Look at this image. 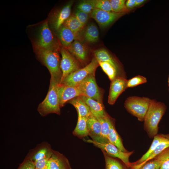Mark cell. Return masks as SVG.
Masks as SVG:
<instances>
[{
    "mask_svg": "<svg viewBox=\"0 0 169 169\" xmlns=\"http://www.w3.org/2000/svg\"><path fill=\"white\" fill-rule=\"evenodd\" d=\"M168 140V139H167ZM169 147V141L163 142L160 144L150 154L147 160L142 164L141 166L147 161L153 159L165 149Z\"/></svg>",
    "mask_w": 169,
    "mask_h": 169,
    "instance_id": "33",
    "label": "cell"
},
{
    "mask_svg": "<svg viewBox=\"0 0 169 169\" xmlns=\"http://www.w3.org/2000/svg\"><path fill=\"white\" fill-rule=\"evenodd\" d=\"M105 161V169H131L119 159L111 156L101 150Z\"/></svg>",
    "mask_w": 169,
    "mask_h": 169,
    "instance_id": "23",
    "label": "cell"
},
{
    "mask_svg": "<svg viewBox=\"0 0 169 169\" xmlns=\"http://www.w3.org/2000/svg\"><path fill=\"white\" fill-rule=\"evenodd\" d=\"M76 87L81 96H86L102 103L101 94L96 83L95 74L89 75Z\"/></svg>",
    "mask_w": 169,
    "mask_h": 169,
    "instance_id": "8",
    "label": "cell"
},
{
    "mask_svg": "<svg viewBox=\"0 0 169 169\" xmlns=\"http://www.w3.org/2000/svg\"><path fill=\"white\" fill-rule=\"evenodd\" d=\"M147 81L146 78L142 76L138 75L127 79V87L132 88L139 85L146 83Z\"/></svg>",
    "mask_w": 169,
    "mask_h": 169,
    "instance_id": "34",
    "label": "cell"
},
{
    "mask_svg": "<svg viewBox=\"0 0 169 169\" xmlns=\"http://www.w3.org/2000/svg\"><path fill=\"white\" fill-rule=\"evenodd\" d=\"M74 15L79 21L84 25L89 19V14L78 9L76 10Z\"/></svg>",
    "mask_w": 169,
    "mask_h": 169,
    "instance_id": "36",
    "label": "cell"
},
{
    "mask_svg": "<svg viewBox=\"0 0 169 169\" xmlns=\"http://www.w3.org/2000/svg\"><path fill=\"white\" fill-rule=\"evenodd\" d=\"M165 159L160 169H169V147L165 149Z\"/></svg>",
    "mask_w": 169,
    "mask_h": 169,
    "instance_id": "39",
    "label": "cell"
},
{
    "mask_svg": "<svg viewBox=\"0 0 169 169\" xmlns=\"http://www.w3.org/2000/svg\"><path fill=\"white\" fill-rule=\"evenodd\" d=\"M84 140L87 142L92 144L101 150L104 151L110 156L119 159L128 167L131 168V162L129 161V157L133 154L134 151L127 152H123L109 141L99 142L91 139Z\"/></svg>",
    "mask_w": 169,
    "mask_h": 169,
    "instance_id": "7",
    "label": "cell"
},
{
    "mask_svg": "<svg viewBox=\"0 0 169 169\" xmlns=\"http://www.w3.org/2000/svg\"><path fill=\"white\" fill-rule=\"evenodd\" d=\"M127 79L125 78L117 76L111 81L108 102L110 105H113L119 96L127 87Z\"/></svg>",
    "mask_w": 169,
    "mask_h": 169,
    "instance_id": "11",
    "label": "cell"
},
{
    "mask_svg": "<svg viewBox=\"0 0 169 169\" xmlns=\"http://www.w3.org/2000/svg\"><path fill=\"white\" fill-rule=\"evenodd\" d=\"M165 137L169 141V134L164 135Z\"/></svg>",
    "mask_w": 169,
    "mask_h": 169,
    "instance_id": "42",
    "label": "cell"
},
{
    "mask_svg": "<svg viewBox=\"0 0 169 169\" xmlns=\"http://www.w3.org/2000/svg\"><path fill=\"white\" fill-rule=\"evenodd\" d=\"M73 1L69 2L54 16L51 20L53 27L57 31L70 16Z\"/></svg>",
    "mask_w": 169,
    "mask_h": 169,
    "instance_id": "16",
    "label": "cell"
},
{
    "mask_svg": "<svg viewBox=\"0 0 169 169\" xmlns=\"http://www.w3.org/2000/svg\"><path fill=\"white\" fill-rule=\"evenodd\" d=\"M114 122V120L110 117L108 140L110 142L115 146L121 151L124 152H128L124 146L122 139L116 130Z\"/></svg>",
    "mask_w": 169,
    "mask_h": 169,
    "instance_id": "20",
    "label": "cell"
},
{
    "mask_svg": "<svg viewBox=\"0 0 169 169\" xmlns=\"http://www.w3.org/2000/svg\"><path fill=\"white\" fill-rule=\"evenodd\" d=\"M87 124L89 136L93 140L100 142L101 131L100 121L92 114L87 118Z\"/></svg>",
    "mask_w": 169,
    "mask_h": 169,
    "instance_id": "18",
    "label": "cell"
},
{
    "mask_svg": "<svg viewBox=\"0 0 169 169\" xmlns=\"http://www.w3.org/2000/svg\"><path fill=\"white\" fill-rule=\"evenodd\" d=\"M98 62L99 65L107 75L111 81L114 79L117 76H120L117 70L110 63L100 61Z\"/></svg>",
    "mask_w": 169,
    "mask_h": 169,
    "instance_id": "30",
    "label": "cell"
},
{
    "mask_svg": "<svg viewBox=\"0 0 169 169\" xmlns=\"http://www.w3.org/2000/svg\"><path fill=\"white\" fill-rule=\"evenodd\" d=\"M87 121V118L78 116L77 124L73 132L74 135L79 138H82L89 136Z\"/></svg>",
    "mask_w": 169,
    "mask_h": 169,
    "instance_id": "25",
    "label": "cell"
},
{
    "mask_svg": "<svg viewBox=\"0 0 169 169\" xmlns=\"http://www.w3.org/2000/svg\"><path fill=\"white\" fill-rule=\"evenodd\" d=\"M168 80H169V76H168Z\"/></svg>",
    "mask_w": 169,
    "mask_h": 169,
    "instance_id": "44",
    "label": "cell"
},
{
    "mask_svg": "<svg viewBox=\"0 0 169 169\" xmlns=\"http://www.w3.org/2000/svg\"><path fill=\"white\" fill-rule=\"evenodd\" d=\"M99 65L98 61L94 57L88 65L71 74L59 84L76 87L89 75L95 74Z\"/></svg>",
    "mask_w": 169,
    "mask_h": 169,
    "instance_id": "6",
    "label": "cell"
},
{
    "mask_svg": "<svg viewBox=\"0 0 169 169\" xmlns=\"http://www.w3.org/2000/svg\"><path fill=\"white\" fill-rule=\"evenodd\" d=\"M125 5L128 9L136 7V0H128L125 3Z\"/></svg>",
    "mask_w": 169,
    "mask_h": 169,
    "instance_id": "40",
    "label": "cell"
},
{
    "mask_svg": "<svg viewBox=\"0 0 169 169\" xmlns=\"http://www.w3.org/2000/svg\"><path fill=\"white\" fill-rule=\"evenodd\" d=\"M110 116L108 115L104 117L97 119L100 122L101 125L100 140L99 142L109 141L108 136L110 130Z\"/></svg>",
    "mask_w": 169,
    "mask_h": 169,
    "instance_id": "28",
    "label": "cell"
},
{
    "mask_svg": "<svg viewBox=\"0 0 169 169\" xmlns=\"http://www.w3.org/2000/svg\"><path fill=\"white\" fill-rule=\"evenodd\" d=\"M48 165L49 169H72L68 159L63 154L53 150Z\"/></svg>",
    "mask_w": 169,
    "mask_h": 169,
    "instance_id": "13",
    "label": "cell"
},
{
    "mask_svg": "<svg viewBox=\"0 0 169 169\" xmlns=\"http://www.w3.org/2000/svg\"><path fill=\"white\" fill-rule=\"evenodd\" d=\"M152 99L145 97L131 96L124 103L127 111L141 121H144Z\"/></svg>",
    "mask_w": 169,
    "mask_h": 169,
    "instance_id": "5",
    "label": "cell"
},
{
    "mask_svg": "<svg viewBox=\"0 0 169 169\" xmlns=\"http://www.w3.org/2000/svg\"><path fill=\"white\" fill-rule=\"evenodd\" d=\"M68 102L76 108L78 116L87 118L92 115L89 106L80 96L75 97Z\"/></svg>",
    "mask_w": 169,
    "mask_h": 169,
    "instance_id": "21",
    "label": "cell"
},
{
    "mask_svg": "<svg viewBox=\"0 0 169 169\" xmlns=\"http://www.w3.org/2000/svg\"><path fill=\"white\" fill-rule=\"evenodd\" d=\"M85 40L87 42L93 43L98 41L99 32L97 26L93 23L89 25L86 28L84 34Z\"/></svg>",
    "mask_w": 169,
    "mask_h": 169,
    "instance_id": "29",
    "label": "cell"
},
{
    "mask_svg": "<svg viewBox=\"0 0 169 169\" xmlns=\"http://www.w3.org/2000/svg\"><path fill=\"white\" fill-rule=\"evenodd\" d=\"M166 109L165 105L155 99L152 100L145 115L144 129L150 138L157 134L158 125Z\"/></svg>",
    "mask_w": 169,
    "mask_h": 169,
    "instance_id": "2",
    "label": "cell"
},
{
    "mask_svg": "<svg viewBox=\"0 0 169 169\" xmlns=\"http://www.w3.org/2000/svg\"><path fill=\"white\" fill-rule=\"evenodd\" d=\"M146 0H136V6H139L142 4Z\"/></svg>",
    "mask_w": 169,
    "mask_h": 169,
    "instance_id": "41",
    "label": "cell"
},
{
    "mask_svg": "<svg viewBox=\"0 0 169 169\" xmlns=\"http://www.w3.org/2000/svg\"><path fill=\"white\" fill-rule=\"evenodd\" d=\"M17 169H35L34 162L27 157Z\"/></svg>",
    "mask_w": 169,
    "mask_h": 169,
    "instance_id": "38",
    "label": "cell"
},
{
    "mask_svg": "<svg viewBox=\"0 0 169 169\" xmlns=\"http://www.w3.org/2000/svg\"><path fill=\"white\" fill-rule=\"evenodd\" d=\"M165 150L155 158L146 162L139 169H160L165 159Z\"/></svg>",
    "mask_w": 169,
    "mask_h": 169,
    "instance_id": "26",
    "label": "cell"
},
{
    "mask_svg": "<svg viewBox=\"0 0 169 169\" xmlns=\"http://www.w3.org/2000/svg\"><path fill=\"white\" fill-rule=\"evenodd\" d=\"M49 158H43L34 162L35 169H49L48 161Z\"/></svg>",
    "mask_w": 169,
    "mask_h": 169,
    "instance_id": "37",
    "label": "cell"
},
{
    "mask_svg": "<svg viewBox=\"0 0 169 169\" xmlns=\"http://www.w3.org/2000/svg\"><path fill=\"white\" fill-rule=\"evenodd\" d=\"M124 14L107 12L95 8L90 13V16L100 27L104 28L110 24Z\"/></svg>",
    "mask_w": 169,
    "mask_h": 169,
    "instance_id": "10",
    "label": "cell"
},
{
    "mask_svg": "<svg viewBox=\"0 0 169 169\" xmlns=\"http://www.w3.org/2000/svg\"><path fill=\"white\" fill-rule=\"evenodd\" d=\"M63 25L76 34L82 29L84 26L74 15L70 16L64 21Z\"/></svg>",
    "mask_w": 169,
    "mask_h": 169,
    "instance_id": "27",
    "label": "cell"
},
{
    "mask_svg": "<svg viewBox=\"0 0 169 169\" xmlns=\"http://www.w3.org/2000/svg\"><path fill=\"white\" fill-rule=\"evenodd\" d=\"M95 57L98 61L107 62L114 66L117 70L119 73L120 67L117 61L104 49H99L94 51Z\"/></svg>",
    "mask_w": 169,
    "mask_h": 169,
    "instance_id": "22",
    "label": "cell"
},
{
    "mask_svg": "<svg viewBox=\"0 0 169 169\" xmlns=\"http://www.w3.org/2000/svg\"><path fill=\"white\" fill-rule=\"evenodd\" d=\"M70 53L77 58L81 63H84L87 60L88 50L86 47L79 41L75 40L67 48Z\"/></svg>",
    "mask_w": 169,
    "mask_h": 169,
    "instance_id": "14",
    "label": "cell"
},
{
    "mask_svg": "<svg viewBox=\"0 0 169 169\" xmlns=\"http://www.w3.org/2000/svg\"><path fill=\"white\" fill-rule=\"evenodd\" d=\"M80 96L89 106L92 114L97 119L104 117L107 115L102 103L86 96Z\"/></svg>",
    "mask_w": 169,
    "mask_h": 169,
    "instance_id": "17",
    "label": "cell"
},
{
    "mask_svg": "<svg viewBox=\"0 0 169 169\" xmlns=\"http://www.w3.org/2000/svg\"><path fill=\"white\" fill-rule=\"evenodd\" d=\"M58 84L50 79L47 95L37 108L38 111L42 116L52 113L60 114L59 100L57 89Z\"/></svg>",
    "mask_w": 169,
    "mask_h": 169,
    "instance_id": "3",
    "label": "cell"
},
{
    "mask_svg": "<svg viewBox=\"0 0 169 169\" xmlns=\"http://www.w3.org/2000/svg\"><path fill=\"white\" fill-rule=\"evenodd\" d=\"M168 86L169 90V80H168Z\"/></svg>",
    "mask_w": 169,
    "mask_h": 169,
    "instance_id": "43",
    "label": "cell"
},
{
    "mask_svg": "<svg viewBox=\"0 0 169 169\" xmlns=\"http://www.w3.org/2000/svg\"><path fill=\"white\" fill-rule=\"evenodd\" d=\"M52 153L53 150L49 145H43L35 151L32 155L27 158L34 162L43 158H49Z\"/></svg>",
    "mask_w": 169,
    "mask_h": 169,
    "instance_id": "24",
    "label": "cell"
},
{
    "mask_svg": "<svg viewBox=\"0 0 169 169\" xmlns=\"http://www.w3.org/2000/svg\"><path fill=\"white\" fill-rule=\"evenodd\" d=\"M57 89L60 108L67 102L81 95L77 87L71 86L60 84H57Z\"/></svg>",
    "mask_w": 169,
    "mask_h": 169,
    "instance_id": "12",
    "label": "cell"
},
{
    "mask_svg": "<svg viewBox=\"0 0 169 169\" xmlns=\"http://www.w3.org/2000/svg\"><path fill=\"white\" fill-rule=\"evenodd\" d=\"M95 8L103 11L112 12L110 0H97Z\"/></svg>",
    "mask_w": 169,
    "mask_h": 169,
    "instance_id": "35",
    "label": "cell"
},
{
    "mask_svg": "<svg viewBox=\"0 0 169 169\" xmlns=\"http://www.w3.org/2000/svg\"><path fill=\"white\" fill-rule=\"evenodd\" d=\"M50 29L48 20L45 21L39 28V33L33 43L34 48L46 50L60 49L62 46Z\"/></svg>",
    "mask_w": 169,
    "mask_h": 169,
    "instance_id": "4",
    "label": "cell"
},
{
    "mask_svg": "<svg viewBox=\"0 0 169 169\" xmlns=\"http://www.w3.org/2000/svg\"><path fill=\"white\" fill-rule=\"evenodd\" d=\"M34 49L38 59L48 69L51 79L59 84L62 76L59 55L60 49L50 50Z\"/></svg>",
    "mask_w": 169,
    "mask_h": 169,
    "instance_id": "1",
    "label": "cell"
},
{
    "mask_svg": "<svg viewBox=\"0 0 169 169\" xmlns=\"http://www.w3.org/2000/svg\"><path fill=\"white\" fill-rule=\"evenodd\" d=\"M110 1L112 12L125 13L129 10L126 6L125 0H110Z\"/></svg>",
    "mask_w": 169,
    "mask_h": 169,
    "instance_id": "32",
    "label": "cell"
},
{
    "mask_svg": "<svg viewBox=\"0 0 169 169\" xmlns=\"http://www.w3.org/2000/svg\"><path fill=\"white\" fill-rule=\"evenodd\" d=\"M96 2L97 0L82 1L78 5L77 8L88 14L91 13L95 8Z\"/></svg>",
    "mask_w": 169,
    "mask_h": 169,
    "instance_id": "31",
    "label": "cell"
},
{
    "mask_svg": "<svg viewBox=\"0 0 169 169\" xmlns=\"http://www.w3.org/2000/svg\"><path fill=\"white\" fill-rule=\"evenodd\" d=\"M57 31L59 42L61 45L65 48L69 46L77 37V34L63 24Z\"/></svg>",
    "mask_w": 169,
    "mask_h": 169,
    "instance_id": "19",
    "label": "cell"
},
{
    "mask_svg": "<svg viewBox=\"0 0 169 169\" xmlns=\"http://www.w3.org/2000/svg\"><path fill=\"white\" fill-rule=\"evenodd\" d=\"M153 138L152 143L148 151L140 159L135 162L131 163V169H139L160 144L168 140L164 134H157Z\"/></svg>",
    "mask_w": 169,
    "mask_h": 169,
    "instance_id": "15",
    "label": "cell"
},
{
    "mask_svg": "<svg viewBox=\"0 0 169 169\" xmlns=\"http://www.w3.org/2000/svg\"><path fill=\"white\" fill-rule=\"evenodd\" d=\"M60 67L62 76L60 83L66 77L80 69L79 61L66 48L61 46Z\"/></svg>",
    "mask_w": 169,
    "mask_h": 169,
    "instance_id": "9",
    "label": "cell"
}]
</instances>
